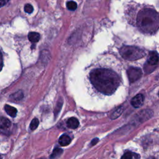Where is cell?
<instances>
[{"instance_id": "obj_3", "label": "cell", "mask_w": 159, "mask_h": 159, "mask_svg": "<svg viewBox=\"0 0 159 159\" xmlns=\"http://www.w3.org/2000/svg\"><path fill=\"white\" fill-rule=\"evenodd\" d=\"M121 55L128 61H136L142 58L146 52L144 50L134 46H124L119 50Z\"/></svg>"}, {"instance_id": "obj_5", "label": "cell", "mask_w": 159, "mask_h": 159, "mask_svg": "<svg viewBox=\"0 0 159 159\" xmlns=\"http://www.w3.org/2000/svg\"><path fill=\"white\" fill-rule=\"evenodd\" d=\"M144 97L142 94H138L134 96L132 99L131 103L132 106L135 108H140L144 103Z\"/></svg>"}, {"instance_id": "obj_9", "label": "cell", "mask_w": 159, "mask_h": 159, "mask_svg": "<svg viewBox=\"0 0 159 159\" xmlns=\"http://www.w3.org/2000/svg\"><path fill=\"white\" fill-rule=\"evenodd\" d=\"M11 125V121L5 117H0V129H6Z\"/></svg>"}, {"instance_id": "obj_4", "label": "cell", "mask_w": 159, "mask_h": 159, "mask_svg": "<svg viewBox=\"0 0 159 159\" xmlns=\"http://www.w3.org/2000/svg\"><path fill=\"white\" fill-rule=\"evenodd\" d=\"M129 80L131 83H133L140 79L142 75L141 68L137 67H130L127 71Z\"/></svg>"}, {"instance_id": "obj_2", "label": "cell", "mask_w": 159, "mask_h": 159, "mask_svg": "<svg viewBox=\"0 0 159 159\" xmlns=\"http://www.w3.org/2000/svg\"><path fill=\"white\" fill-rule=\"evenodd\" d=\"M137 23L139 28L143 32L153 34L158 29L159 17L158 13L152 9H144L139 12Z\"/></svg>"}, {"instance_id": "obj_12", "label": "cell", "mask_w": 159, "mask_h": 159, "mask_svg": "<svg viewBox=\"0 0 159 159\" xmlns=\"http://www.w3.org/2000/svg\"><path fill=\"white\" fill-rule=\"evenodd\" d=\"M62 153H63V150L62 149L55 148L53 150L52 154L50 155V159H56V158H58Z\"/></svg>"}, {"instance_id": "obj_21", "label": "cell", "mask_w": 159, "mask_h": 159, "mask_svg": "<svg viewBox=\"0 0 159 159\" xmlns=\"http://www.w3.org/2000/svg\"><path fill=\"white\" fill-rule=\"evenodd\" d=\"M8 2L5 1V0H0V8L4 6Z\"/></svg>"}, {"instance_id": "obj_7", "label": "cell", "mask_w": 159, "mask_h": 159, "mask_svg": "<svg viewBox=\"0 0 159 159\" xmlns=\"http://www.w3.org/2000/svg\"><path fill=\"white\" fill-rule=\"evenodd\" d=\"M71 142L70 137L67 134H63L58 139V143L62 146H67Z\"/></svg>"}, {"instance_id": "obj_10", "label": "cell", "mask_w": 159, "mask_h": 159, "mask_svg": "<svg viewBox=\"0 0 159 159\" xmlns=\"http://www.w3.org/2000/svg\"><path fill=\"white\" fill-rule=\"evenodd\" d=\"M5 111L6 112V113L11 117H14L16 116L17 111L15 108H14L11 106H9L8 105H6L5 106Z\"/></svg>"}, {"instance_id": "obj_8", "label": "cell", "mask_w": 159, "mask_h": 159, "mask_svg": "<svg viewBox=\"0 0 159 159\" xmlns=\"http://www.w3.org/2000/svg\"><path fill=\"white\" fill-rule=\"evenodd\" d=\"M79 124L80 123L78 120L75 117H70L67 121V125L68 128L72 129H76L79 126Z\"/></svg>"}, {"instance_id": "obj_20", "label": "cell", "mask_w": 159, "mask_h": 159, "mask_svg": "<svg viewBox=\"0 0 159 159\" xmlns=\"http://www.w3.org/2000/svg\"><path fill=\"white\" fill-rule=\"evenodd\" d=\"M98 141H99V139H98V138H95V139H93L92 141H91V146H94V145L98 143Z\"/></svg>"}, {"instance_id": "obj_6", "label": "cell", "mask_w": 159, "mask_h": 159, "mask_svg": "<svg viewBox=\"0 0 159 159\" xmlns=\"http://www.w3.org/2000/svg\"><path fill=\"white\" fill-rule=\"evenodd\" d=\"M158 62V53L155 51H152L149 53L148 59H147V64L152 65L155 66L157 64Z\"/></svg>"}, {"instance_id": "obj_11", "label": "cell", "mask_w": 159, "mask_h": 159, "mask_svg": "<svg viewBox=\"0 0 159 159\" xmlns=\"http://www.w3.org/2000/svg\"><path fill=\"white\" fill-rule=\"evenodd\" d=\"M40 37H41L40 34L35 32H29L28 34V39L29 41L32 43H37L39 41Z\"/></svg>"}, {"instance_id": "obj_15", "label": "cell", "mask_w": 159, "mask_h": 159, "mask_svg": "<svg viewBox=\"0 0 159 159\" xmlns=\"http://www.w3.org/2000/svg\"><path fill=\"white\" fill-rule=\"evenodd\" d=\"M39 124V121L38 119L37 118L33 119L31 123V124H30L31 130L34 131V130L36 129L37 128Z\"/></svg>"}, {"instance_id": "obj_22", "label": "cell", "mask_w": 159, "mask_h": 159, "mask_svg": "<svg viewBox=\"0 0 159 159\" xmlns=\"http://www.w3.org/2000/svg\"><path fill=\"white\" fill-rule=\"evenodd\" d=\"M0 159H2V157L1 156H0Z\"/></svg>"}, {"instance_id": "obj_1", "label": "cell", "mask_w": 159, "mask_h": 159, "mask_svg": "<svg viewBox=\"0 0 159 159\" xmlns=\"http://www.w3.org/2000/svg\"><path fill=\"white\" fill-rule=\"evenodd\" d=\"M90 81L94 88L103 94H113L120 85L118 75L114 71L106 68L93 70L90 74Z\"/></svg>"}, {"instance_id": "obj_17", "label": "cell", "mask_w": 159, "mask_h": 159, "mask_svg": "<svg viewBox=\"0 0 159 159\" xmlns=\"http://www.w3.org/2000/svg\"><path fill=\"white\" fill-rule=\"evenodd\" d=\"M135 155V153H134L131 152H128L122 156L121 159H132V158Z\"/></svg>"}, {"instance_id": "obj_23", "label": "cell", "mask_w": 159, "mask_h": 159, "mask_svg": "<svg viewBox=\"0 0 159 159\" xmlns=\"http://www.w3.org/2000/svg\"><path fill=\"white\" fill-rule=\"evenodd\" d=\"M41 159H43V158H41Z\"/></svg>"}, {"instance_id": "obj_18", "label": "cell", "mask_w": 159, "mask_h": 159, "mask_svg": "<svg viewBox=\"0 0 159 159\" xmlns=\"http://www.w3.org/2000/svg\"><path fill=\"white\" fill-rule=\"evenodd\" d=\"M24 11L28 14H31L34 11L33 6L30 4H26L24 6Z\"/></svg>"}, {"instance_id": "obj_14", "label": "cell", "mask_w": 159, "mask_h": 159, "mask_svg": "<svg viewBox=\"0 0 159 159\" xmlns=\"http://www.w3.org/2000/svg\"><path fill=\"white\" fill-rule=\"evenodd\" d=\"M23 96H24L23 93L21 91H17L15 93L13 94L11 96V98H12L16 101H19V100H21V99H23Z\"/></svg>"}, {"instance_id": "obj_19", "label": "cell", "mask_w": 159, "mask_h": 159, "mask_svg": "<svg viewBox=\"0 0 159 159\" xmlns=\"http://www.w3.org/2000/svg\"><path fill=\"white\" fill-rule=\"evenodd\" d=\"M3 56H2V54L0 51V71H1L3 68Z\"/></svg>"}, {"instance_id": "obj_13", "label": "cell", "mask_w": 159, "mask_h": 159, "mask_svg": "<svg viewBox=\"0 0 159 159\" xmlns=\"http://www.w3.org/2000/svg\"><path fill=\"white\" fill-rule=\"evenodd\" d=\"M124 111V107L123 106H121L119 107L118 109H117L111 116V118L112 119H115L116 118H117L119 116H121V114L123 113Z\"/></svg>"}, {"instance_id": "obj_16", "label": "cell", "mask_w": 159, "mask_h": 159, "mask_svg": "<svg viewBox=\"0 0 159 159\" xmlns=\"http://www.w3.org/2000/svg\"><path fill=\"white\" fill-rule=\"evenodd\" d=\"M67 7L68 9L70 11H74L77 8V4L73 1L68 2L67 3Z\"/></svg>"}]
</instances>
